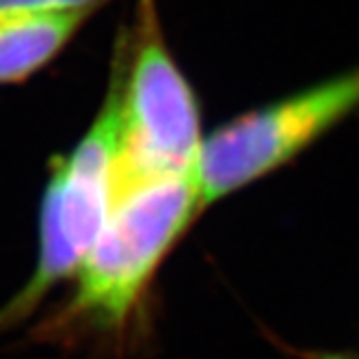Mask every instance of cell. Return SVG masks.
Returning a JSON list of instances; mask_svg holds the SVG:
<instances>
[{"mask_svg":"<svg viewBox=\"0 0 359 359\" xmlns=\"http://www.w3.org/2000/svg\"><path fill=\"white\" fill-rule=\"evenodd\" d=\"M121 93L115 197L151 180L191 173L201 149L199 107L171 57L154 0H137L119 33L113 72Z\"/></svg>","mask_w":359,"mask_h":359,"instance_id":"6da1fadb","label":"cell"},{"mask_svg":"<svg viewBox=\"0 0 359 359\" xmlns=\"http://www.w3.org/2000/svg\"><path fill=\"white\" fill-rule=\"evenodd\" d=\"M201 210L195 171L151 180L115 197L109 219L76 271L72 316L121 327L154 271Z\"/></svg>","mask_w":359,"mask_h":359,"instance_id":"7a4b0ae2","label":"cell"},{"mask_svg":"<svg viewBox=\"0 0 359 359\" xmlns=\"http://www.w3.org/2000/svg\"><path fill=\"white\" fill-rule=\"evenodd\" d=\"M109 0H0V18L102 9Z\"/></svg>","mask_w":359,"mask_h":359,"instance_id":"8992f818","label":"cell"},{"mask_svg":"<svg viewBox=\"0 0 359 359\" xmlns=\"http://www.w3.org/2000/svg\"><path fill=\"white\" fill-rule=\"evenodd\" d=\"M93 13L81 9L0 18V85L22 83L46 67Z\"/></svg>","mask_w":359,"mask_h":359,"instance_id":"5b68a950","label":"cell"},{"mask_svg":"<svg viewBox=\"0 0 359 359\" xmlns=\"http://www.w3.org/2000/svg\"><path fill=\"white\" fill-rule=\"evenodd\" d=\"M323 359H348V357H338V355H331V357H323Z\"/></svg>","mask_w":359,"mask_h":359,"instance_id":"52a82bcc","label":"cell"},{"mask_svg":"<svg viewBox=\"0 0 359 359\" xmlns=\"http://www.w3.org/2000/svg\"><path fill=\"white\" fill-rule=\"evenodd\" d=\"M357 109L359 67L227 121L199 149L201 208L284 167Z\"/></svg>","mask_w":359,"mask_h":359,"instance_id":"277c9868","label":"cell"},{"mask_svg":"<svg viewBox=\"0 0 359 359\" xmlns=\"http://www.w3.org/2000/svg\"><path fill=\"white\" fill-rule=\"evenodd\" d=\"M121 133V93L115 74L89 133L59 158L48 180L41 203L39 255L31 279L0 310V331L35 312L41 299L69 275L104 227L115 203V165Z\"/></svg>","mask_w":359,"mask_h":359,"instance_id":"3957f363","label":"cell"}]
</instances>
